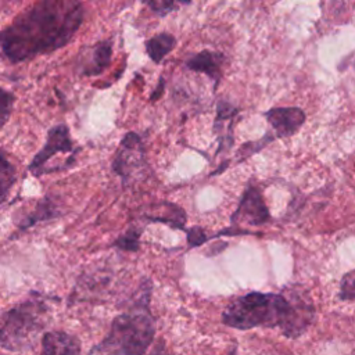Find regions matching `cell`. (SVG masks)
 <instances>
[{"mask_svg": "<svg viewBox=\"0 0 355 355\" xmlns=\"http://www.w3.org/2000/svg\"><path fill=\"white\" fill-rule=\"evenodd\" d=\"M176 46V37L168 32H161L146 42V53L155 64H159Z\"/></svg>", "mask_w": 355, "mask_h": 355, "instance_id": "cell-14", "label": "cell"}, {"mask_svg": "<svg viewBox=\"0 0 355 355\" xmlns=\"http://www.w3.org/2000/svg\"><path fill=\"white\" fill-rule=\"evenodd\" d=\"M72 151V139L69 129L65 123H58L53 126L46 136V143L43 148L33 157L28 171L35 176H42L46 168V164L58 153H71Z\"/></svg>", "mask_w": 355, "mask_h": 355, "instance_id": "cell-6", "label": "cell"}, {"mask_svg": "<svg viewBox=\"0 0 355 355\" xmlns=\"http://www.w3.org/2000/svg\"><path fill=\"white\" fill-rule=\"evenodd\" d=\"M111 166L114 173H116L122 179L123 184H128V182L132 180L135 175L144 169V144L141 137L136 132H128L123 136Z\"/></svg>", "mask_w": 355, "mask_h": 355, "instance_id": "cell-5", "label": "cell"}, {"mask_svg": "<svg viewBox=\"0 0 355 355\" xmlns=\"http://www.w3.org/2000/svg\"><path fill=\"white\" fill-rule=\"evenodd\" d=\"M57 211L58 209L55 208L54 202L49 197H44L35 205V209L29 215H26L24 219H21L18 222V227H19V230H26L31 226L36 225L37 222L57 218L60 215V212H57Z\"/></svg>", "mask_w": 355, "mask_h": 355, "instance_id": "cell-15", "label": "cell"}, {"mask_svg": "<svg viewBox=\"0 0 355 355\" xmlns=\"http://www.w3.org/2000/svg\"><path fill=\"white\" fill-rule=\"evenodd\" d=\"M352 355H355V352H354V354H352Z\"/></svg>", "mask_w": 355, "mask_h": 355, "instance_id": "cell-25", "label": "cell"}, {"mask_svg": "<svg viewBox=\"0 0 355 355\" xmlns=\"http://www.w3.org/2000/svg\"><path fill=\"white\" fill-rule=\"evenodd\" d=\"M354 68H355V62H354Z\"/></svg>", "mask_w": 355, "mask_h": 355, "instance_id": "cell-24", "label": "cell"}, {"mask_svg": "<svg viewBox=\"0 0 355 355\" xmlns=\"http://www.w3.org/2000/svg\"><path fill=\"white\" fill-rule=\"evenodd\" d=\"M44 313L43 304L37 301H26L11 308L3 316L1 341L4 348L21 347L24 340L35 334L42 326V316Z\"/></svg>", "mask_w": 355, "mask_h": 355, "instance_id": "cell-4", "label": "cell"}, {"mask_svg": "<svg viewBox=\"0 0 355 355\" xmlns=\"http://www.w3.org/2000/svg\"><path fill=\"white\" fill-rule=\"evenodd\" d=\"M112 245L121 251L136 252L140 247V230L136 229L135 226L129 227L125 233L118 236Z\"/></svg>", "mask_w": 355, "mask_h": 355, "instance_id": "cell-17", "label": "cell"}, {"mask_svg": "<svg viewBox=\"0 0 355 355\" xmlns=\"http://www.w3.org/2000/svg\"><path fill=\"white\" fill-rule=\"evenodd\" d=\"M273 139H275L273 136L266 135V136H263L262 139H259V140H257V141H248V143L243 144V146L239 148V151L236 153V162H241L243 159L248 158V157L252 155L254 153L259 151V150L263 148L268 143H270Z\"/></svg>", "mask_w": 355, "mask_h": 355, "instance_id": "cell-18", "label": "cell"}, {"mask_svg": "<svg viewBox=\"0 0 355 355\" xmlns=\"http://www.w3.org/2000/svg\"><path fill=\"white\" fill-rule=\"evenodd\" d=\"M338 297L341 301H354L355 300V269L347 272L341 277Z\"/></svg>", "mask_w": 355, "mask_h": 355, "instance_id": "cell-19", "label": "cell"}, {"mask_svg": "<svg viewBox=\"0 0 355 355\" xmlns=\"http://www.w3.org/2000/svg\"><path fill=\"white\" fill-rule=\"evenodd\" d=\"M12 103H14V94L11 92H7L4 89L0 90V122L1 126H4V123L7 122L11 108H12Z\"/></svg>", "mask_w": 355, "mask_h": 355, "instance_id": "cell-21", "label": "cell"}, {"mask_svg": "<svg viewBox=\"0 0 355 355\" xmlns=\"http://www.w3.org/2000/svg\"><path fill=\"white\" fill-rule=\"evenodd\" d=\"M239 108L226 100H219L216 104V118L214 122V133L218 137V151L229 150L233 144V122Z\"/></svg>", "mask_w": 355, "mask_h": 355, "instance_id": "cell-11", "label": "cell"}, {"mask_svg": "<svg viewBox=\"0 0 355 355\" xmlns=\"http://www.w3.org/2000/svg\"><path fill=\"white\" fill-rule=\"evenodd\" d=\"M189 4L187 1H172V0H155V1H146V6L158 17H165L166 14L179 8V6Z\"/></svg>", "mask_w": 355, "mask_h": 355, "instance_id": "cell-20", "label": "cell"}, {"mask_svg": "<svg viewBox=\"0 0 355 355\" xmlns=\"http://www.w3.org/2000/svg\"><path fill=\"white\" fill-rule=\"evenodd\" d=\"M144 216L151 222L165 223L173 229H180V230L184 229V223L187 219L183 208H180L179 205L172 204V202L157 204L154 207V212L146 214Z\"/></svg>", "mask_w": 355, "mask_h": 355, "instance_id": "cell-13", "label": "cell"}, {"mask_svg": "<svg viewBox=\"0 0 355 355\" xmlns=\"http://www.w3.org/2000/svg\"><path fill=\"white\" fill-rule=\"evenodd\" d=\"M85 17L76 0H42L21 14L0 35L3 55L12 64L49 54L75 36Z\"/></svg>", "mask_w": 355, "mask_h": 355, "instance_id": "cell-1", "label": "cell"}, {"mask_svg": "<svg viewBox=\"0 0 355 355\" xmlns=\"http://www.w3.org/2000/svg\"><path fill=\"white\" fill-rule=\"evenodd\" d=\"M225 55L212 50H202L200 53L191 54L186 58L184 65L187 69L198 73L207 75L214 82V90H216L222 79V67Z\"/></svg>", "mask_w": 355, "mask_h": 355, "instance_id": "cell-10", "label": "cell"}, {"mask_svg": "<svg viewBox=\"0 0 355 355\" xmlns=\"http://www.w3.org/2000/svg\"><path fill=\"white\" fill-rule=\"evenodd\" d=\"M162 90H164V79L161 78V79H159V83H158V87H157V92H154V93L151 94V100H153V101L157 100V98L161 96Z\"/></svg>", "mask_w": 355, "mask_h": 355, "instance_id": "cell-23", "label": "cell"}, {"mask_svg": "<svg viewBox=\"0 0 355 355\" xmlns=\"http://www.w3.org/2000/svg\"><path fill=\"white\" fill-rule=\"evenodd\" d=\"M112 42L101 40L93 46H86L78 55V71L85 76H97L111 64Z\"/></svg>", "mask_w": 355, "mask_h": 355, "instance_id": "cell-8", "label": "cell"}, {"mask_svg": "<svg viewBox=\"0 0 355 355\" xmlns=\"http://www.w3.org/2000/svg\"><path fill=\"white\" fill-rule=\"evenodd\" d=\"M230 355H234V354H230Z\"/></svg>", "mask_w": 355, "mask_h": 355, "instance_id": "cell-26", "label": "cell"}, {"mask_svg": "<svg viewBox=\"0 0 355 355\" xmlns=\"http://www.w3.org/2000/svg\"><path fill=\"white\" fill-rule=\"evenodd\" d=\"M15 182V168L11 165V162L7 159L6 154L1 153V161H0V189H1V202L7 201L8 191Z\"/></svg>", "mask_w": 355, "mask_h": 355, "instance_id": "cell-16", "label": "cell"}, {"mask_svg": "<svg viewBox=\"0 0 355 355\" xmlns=\"http://www.w3.org/2000/svg\"><path fill=\"white\" fill-rule=\"evenodd\" d=\"M186 233H187V244L190 248H194V247H198L201 244H204L207 240H209L211 237L205 234V232L198 227V226H193L190 229H186Z\"/></svg>", "mask_w": 355, "mask_h": 355, "instance_id": "cell-22", "label": "cell"}, {"mask_svg": "<svg viewBox=\"0 0 355 355\" xmlns=\"http://www.w3.org/2000/svg\"><path fill=\"white\" fill-rule=\"evenodd\" d=\"M270 219L269 209L263 201L261 191L255 186H248L243 193L237 209L233 212L230 220L233 226H261Z\"/></svg>", "mask_w": 355, "mask_h": 355, "instance_id": "cell-7", "label": "cell"}, {"mask_svg": "<svg viewBox=\"0 0 355 355\" xmlns=\"http://www.w3.org/2000/svg\"><path fill=\"white\" fill-rule=\"evenodd\" d=\"M313 318L311 298L297 288H287L280 294L252 291L234 298L222 313V322L229 327H279L288 338L305 333Z\"/></svg>", "mask_w": 355, "mask_h": 355, "instance_id": "cell-2", "label": "cell"}, {"mask_svg": "<svg viewBox=\"0 0 355 355\" xmlns=\"http://www.w3.org/2000/svg\"><path fill=\"white\" fill-rule=\"evenodd\" d=\"M155 334L147 304L118 315L104 340L94 347L93 355H143Z\"/></svg>", "mask_w": 355, "mask_h": 355, "instance_id": "cell-3", "label": "cell"}, {"mask_svg": "<svg viewBox=\"0 0 355 355\" xmlns=\"http://www.w3.org/2000/svg\"><path fill=\"white\" fill-rule=\"evenodd\" d=\"M265 118L273 129V137L282 139L294 135L305 122V112L298 107H277L265 112Z\"/></svg>", "mask_w": 355, "mask_h": 355, "instance_id": "cell-9", "label": "cell"}, {"mask_svg": "<svg viewBox=\"0 0 355 355\" xmlns=\"http://www.w3.org/2000/svg\"><path fill=\"white\" fill-rule=\"evenodd\" d=\"M43 355H80L79 340L64 331H49L43 340Z\"/></svg>", "mask_w": 355, "mask_h": 355, "instance_id": "cell-12", "label": "cell"}]
</instances>
